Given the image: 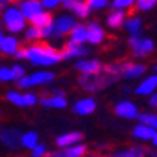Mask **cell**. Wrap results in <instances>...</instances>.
Returning a JSON list of instances; mask_svg holds the SVG:
<instances>
[{
    "label": "cell",
    "mask_w": 157,
    "mask_h": 157,
    "mask_svg": "<svg viewBox=\"0 0 157 157\" xmlns=\"http://www.w3.org/2000/svg\"><path fill=\"white\" fill-rule=\"evenodd\" d=\"M22 13H23L25 17L28 19H32L33 16L42 13V5L39 3L38 0H29V2H25L22 3Z\"/></svg>",
    "instance_id": "5b68a950"
},
{
    "label": "cell",
    "mask_w": 157,
    "mask_h": 157,
    "mask_svg": "<svg viewBox=\"0 0 157 157\" xmlns=\"http://www.w3.org/2000/svg\"><path fill=\"white\" fill-rule=\"evenodd\" d=\"M65 6H67L68 9H72L74 12H76L78 16H81V17H85L86 14H88V3H84L81 0H67L65 2Z\"/></svg>",
    "instance_id": "ba28073f"
},
{
    "label": "cell",
    "mask_w": 157,
    "mask_h": 157,
    "mask_svg": "<svg viewBox=\"0 0 157 157\" xmlns=\"http://www.w3.org/2000/svg\"><path fill=\"white\" fill-rule=\"evenodd\" d=\"M86 3L91 7H94V9H100V7H102L107 3V0H86Z\"/></svg>",
    "instance_id": "d6a6232c"
},
{
    "label": "cell",
    "mask_w": 157,
    "mask_h": 157,
    "mask_svg": "<svg viewBox=\"0 0 157 157\" xmlns=\"http://www.w3.org/2000/svg\"><path fill=\"white\" fill-rule=\"evenodd\" d=\"M13 72H14V76H16V78H22V76H23V74H25V69L22 67H14L13 68Z\"/></svg>",
    "instance_id": "8d00e7d4"
},
{
    "label": "cell",
    "mask_w": 157,
    "mask_h": 157,
    "mask_svg": "<svg viewBox=\"0 0 157 157\" xmlns=\"http://www.w3.org/2000/svg\"><path fill=\"white\" fill-rule=\"evenodd\" d=\"M61 52H62V56L63 58H71V56H78V55H84V53H86V49L81 48L79 43H76L72 40V42L67 43V45L63 46V49H62Z\"/></svg>",
    "instance_id": "8992f818"
},
{
    "label": "cell",
    "mask_w": 157,
    "mask_h": 157,
    "mask_svg": "<svg viewBox=\"0 0 157 157\" xmlns=\"http://www.w3.org/2000/svg\"><path fill=\"white\" fill-rule=\"evenodd\" d=\"M133 2L134 0H114L113 6H114L115 9H120V7H125V6L133 5Z\"/></svg>",
    "instance_id": "1f68e13d"
},
{
    "label": "cell",
    "mask_w": 157,
    "mask_h": 157,
    "mask_svg": "<svg viewBox=\"0 0 157 157\" xmlns=\"http://www.w3.org/2000/svg\"><path fill=\"white\" fill-rule=\"evenodd\" d=\"M16 56H17V58H25V56H28V49H19V51L16 52Z\"/></svg>",
    "instance_id": "74e56055"
},
{
    "label": "cell",
    "mask_w": 157,
    "mask_h": 157,
    "mask_svg": "<svg viewBox=\"0 0 157 157\" xmlns=\"http://www.w3.org/2000/svg\"><path fill=\"white\" fill-rule=\"evenodd\" d=\"M140 121L143 124H147L150 127L157 128V115H151V114H144L140 115Z\"/></svg>",
    "instance_id": "d4e9b609"
},
{
    "label": "cell",
    "mask_w": 157,
    "mask_h": 157,
    "mask_svg": "<svg viewBox=\"0 0 157 157\" xmlns=\"http://www.w3.org/2000/svg\"><path fill=\"white\" fill-rule=\"evenodd\" d=\"M53 78L52 74L49 72H39V74H33V75L28 76V78H22L19 81V86L22 88H28V86L36 85V84H42V82H48Z\"/></svg>",
    "instance_id": "3957f363"
},
{
    "label": "cell",
    "mask_w": 157,
    "mask_h": 157,
    "mask_svg": "<svg viewBox=\"0 0 157 157\" xmlns=\"http://www.w3.org/2000/svg\"><path fill=\"white\" fill-rule=\"evenodd\" d=\"M63 2H67V0H63Z\"/></svg>",
    "instance_id": "ee69618b"
},
{
    "label": "cell",
    "mask_w": 157,
    "mask_h": 157,
    "mask_svg": "<svg viewBox=\"0 0 157 157\" xmlns=\"http://www.w3.org/2000/svg\"><path fill=\"white\" fill-rule=\"evenodd\" d=\"M72 40L76 43H82L85 42V39H88V29H85L84 26H74V29H72Z\"/></svg>",
    "instance_id": "2e32d148"
},
{
    "label": "cell",
    "mask_w": 157,
    "mask_h": 157,
    "mask_svg": "<svg viewBox=\"0 0 157 157\" xmlns=\"http://www.w3.org/2000/svg\"><path fill=\"white\" fill-rule=\"evenodd\" d=\"M0 76H2V81H10V79L16 78V76H14V72L10 71V69H6V68H2Z\"/></svg>",
    "instance_id": "f546056e"
},
{
    "label": "cell",
    "mask_w": 157,
    "mask_h": 157,
    "mask_svg": "<svg viewBox=\"0 0 157 157\" xmlns=\"http://www.w3.org/2000/svg\"><path fill=\"white\" fill-rule=\"evenodd\" d=\"M94 108H95V102L92 100H82L74 107V111L81 115H86L91 114L94 111Z\"/></svg>",
    "instance_id": "7c38bea8"
},
{
    "label": "cell",
    "mask_w": 157,
    "mask_h": 157,
    "mask_svg": "<svg viewBox=\"0 0 157 157\" xmlns=\"http://www.w3.org/2000/svg\"><path fill=\"white\" fill-rule=\"evenodd\" d=\"M30 22L33 23V26H38V28H45V26H48L51 25L52 22V17H51V14L49 13H39L36 16H33Z\"/></svg>",
    "instance_id": "d6986e66"
},
{
    "label": "cell",
    "mask_w": 157,
    "mask_h": 157,
    "mask_svg": "<svg viewBox=\"0 0 157 157\" xmlns=\"http://www.w3.org/2000/svg\"><path fill=\"white\" fill-rule=\"evenodd\" d=\"M26 35H28V38H40V36H43V35H42V29L38 28V26H33V28L28 29Z\"/></svg>",
    "instance_id": "f1b7e54d"
},
{
    "label": "cell",
    "mask_w": 157,
    "mask_h": 157,
    "mask_svg": "<svg viewBox=\"0 0 157 157\" xmlns=\"http://www.w3.org/2000/svg\"><path fill=\"white\" fill-rule=\"evenodd\" d=\"M7 100L12 101L13 104H17V105H26V102H25V97L19 95L17 92H9V94H7Z\"/></svg>",
    "instance_id": "484cf974"
},
{
    "label": "cell",
    "mask_w": 157,
    "mask_h": 157,
    "mask_svg": "<svg viewBox=\"0 0 157 157\" xmlns=\"http://www.w3.org/2000/svg\"><path fill=\"white\" fill-rule=\"evenodd\" d=\"M123 19H124V13L123 12H114L113 14L108 16V25L111 28H118L120 25L123 23Z\"/></svg>",
    "instance_id": "7402d4cb"
},
{
    "label": "cell",
    "mask_w": 157,
    "mask_h": 157,
    "mask_svg": "<svg viewBox=\"0 0 157 157\" xmlns=\"http://www.w3.org/2000/svg\"><path fill=\"white\" fill-rule=\"evenodd\" d=\"M59 2H61V0H42V5L45 6V7H49V9H51V7H55Z\"/></svg>",
    "instance_id": "e575fe53"
},
{
    "label": "cell",
    "mask_w": 157,
    "mask_h": 157,
    "mask_svg": "<svg viewBox=\"0 0 157 157\" xmlns=\"http://www.w3.org/2000/svg\"><path fill=\"white\" fill-rule=\"evenodd\" d=\"M157 86V76H151L141 84L137 88V94H150L154 88Z\"/></svg>",
    "instance_id": "e0dca14e"
},
{
    "label": "cell",
    "mask_w": 157,
    "mask_h": 157,
    "mask_svg": "<svg viewBox=\"0 0 157 157\" xmlns=\"http://www.w3.org/2000/svg\"><path fill=\"white\" fill-rule=\"evenodd\" d=\"M123 69L128 78L140 76L144 72V67H141V65H125V67H123Z\"/></svg>",
    "instance_id": "ffe728a7"
},
{
    "label": "cell",
    "mask_w": 157,
    "mask_h": 157,
    "mask_svg": "<svg viewBox=\"0 0 157 157\" xmlns=\"http://www.w3.org/2000/svg\"><path fill=\"white\" fill-rule=\"evenodd\" d=\"M85 146H74L65 151V157H81L85 153Z\"/></svg>",
    "instance_id": "cb8c5ba5"
},
{
    "label": "cell",
    "mask_w": 157,
    "mask_h": 157,
    "mask_svg": "<svg viewBox=\"0 0 157 157\" xmlns=\"http://www.w3.org/2000/svg\"><path fill=\"white\" fill-rule=\"evenodd\" d=\"M49 157H65V153L56 151V153H52V154H49Z\"/></svg>",
    "instance_id": "f35d334b"
},
{
    "label": "cell",
    "mask_w": 157,
    "mask_h": 157,
    "mask_svg": "<svg viewBox=\"0 0 157 157\" xmlns=\"http://www.w3.org/2000/svg\"><path fill=\"white\" fill-rule=\"evenodd\" d=\"M16 49H17V42H16V39L14 38H10V36H7V38H2V51L5 53H14L16 52Z\"/></svg>",
    "instance_id": "ac0fdd59"
},
{
    "label": "cell",
    "mask_w": 157,
    "mask_h": 157,
    "mask_svg": "<svg viewBox=\"0 0 157 157\" xmlns=\"http://www.w3.org/2000/svg\"><path fill=\"white\" fill-rule=\"evenodd\" d=\"M154 130H156V128H151V127H150V125H147V124H143V125H138V127H136V128H134V131H133V134L137 138L148 140V138H153L157 134Z\"/></svg>",
    "instance_id": "30bf717a"
},
{
    "label": "cell",
    "mask_w": 157,
    "mask_h": 157,
    "mask_svg": "<svg viewBox=\"0 0 157 157\" xmlns=\"http://www.w3.org/2000/svg\"><path fill=\"white\" fill-rule=\"evenodd\" d=\"M101 65L97 61H85V62H78L76 63V69L85 72V74H97L100 71Z\"/></svg>",
    "instance_id": "5bb4252c"
},
{
    "label": "cell",
    "mask_w": 157,
    "mask_h": 157,
    "mask_svg": "<svg viewBox=\"0 0 157 157\" xmlns=\"http://www.w3.org/2000/svg\"><path fill=\"white\" fill-rule=\"evenodd\" d=\"M25 97V102L28 105H33L35 102H36V98H35V95H32V94H26Z\"/></svg>",
    "instance_id": "d590c367"
},
{
    "label": "cell",
    "mask_w": 157,
    "mask_h": 157,
    "mask_svg": "<svg viewBox=\"0 0 157 157\" xmlns=\"http://www.w3.org/2000/svg\"><path fill=\"white\" fill-rule=\"evenodd\" d=\"M10 2H17V0H10Z\"/></svg>",
    "instance_id": "7bdbcfd3"
},
{
    "label": "cell",
    "mask_w": 157,
    "mask_h": 157,
    "mask_svg": "<svg viewBox=\"0 0 157 157\" xmlns=\"http://www.w3.org/2000/svg\"><path fill=\"white\" fill-rule=\"evenodd\" d=\"M2 137H3V141H5L7 146L10 147H16L19 144L20 140V134L16 131V130H5L2 133Z\"/></svg>",
    "instance_id": "4fadbf2b"
},
{
    "label": "cell",
    "mask_w": 157,
    "mask_h": 157,
    "mask_svg": "<svg viewBox=\"0 0 157 157\" xmlns=\"http://www.w3.org/2000/svg\"><path fill=\"white\" fill-rule=\"evenodd\" d=\"M151 140H153V143H154V144H156V146H157V134H156V136H154V137L151 138Z\"/></svg>",
    "instance_id": "60d3db41"
},
{
    "label": "cell",
    "mask_w": 157,
    "mask_h": 157,
    "mask_svg": "<svg viewBox=\"0 0 157 157\" xmlns=\"http://www.w3.org/2000/svg\"><path fill=\"white\" fill-rule=\"evenodd\" d=\"M138 28H140V20L138 19H130L127 22V29H128L131 33L137 35L138 33Z\"/></svg>",
    "instance_id": "4316f807"
},
{
    "label": "cell",
    "mask_w": 157,
    "mask_h": 157,
    "mask_svg": "<svg viewBox=\"0 0 157 157\" xmlns=\"http://www.w3.org/2000/svg\"><path fill=\"white\" fill-rule=\"evenodd\" d=\"M150 102H151L153 107H157V94L154 97H151V100H150Z\"/></svg>",
    "instance_id": "ab89813d"
},
{
    "label": "cell",
    "mask_w": 157,
    "mask_h": 157,
    "mask_svg": "<svg viewBox=\"0 0 157 157\" xmlns=\"http://www.w3.org/2000/svg\"><path fill=\"white\" fill-rule=\"evenodd\" d=\"M36 141H38V136L35 133H28L22 137V143H23L25 147H28V148L36 147Z\"/></svg>",
    "instance_id": "603a6c76"
},
{
    "label": "cell",
    "mask_w": 157,
    "mask_h": 157,
    "mask_svg": "<svg viewBox=\"0 0 157 157\" xmlns=\"http://www.w3.org/2000/svg\"><path fill=\"white\" fill-rule=\"evenodd\" d=\"M124 157H143L144 153L141 148H131V150H127V151H121Z\"/></svg>",
    "instance_id": "83f0119b"
},
{
    "label": "cell",
    "mask_w": 157,
    "mask_h": 157,
    "mask_svg": "<svg viewBox=\"0 0 157 157\" xmlns=\"http://www.w3.org/2000/svg\"><path fill=\"white\" fill-rule=\"evenodd\" d=\"M115 113L121 117H125V118H134L137 115V108L134 107L131 102H120L115 108Z\"/></svg>",
    "instance_id": "52a82bcc"
},
{
    "label": "cell",
    "mask_w": 157,
    "mask_h": 157,
    "mask_svg": "<svg viewBox=\"0 0 157 157\" xmlns=\"http://www.w3.org/2000/svg\"><path fill=\"white\" fill-rule=\"evenodd\" d=\"M104 38V33L95 23H91L88 26V40L91 43H100Z\"/></svg>",
    "instance_id": "9a60e30c"
},
{
    "label": "cell",
    "mask_w": 157,
    "mask_h": 157,
    "mask_svg": "<svg viewBox=\"0 0 157 157\" xmlns=\"http://www.w3.org/2000/svg\"><path fill=\"white\" fill-rule=\"evenodd\" d=\"M115 157H124V156H123V154H121V153H118V154H117V156H115Z\"/></svg>",
    "instance_id": "b9f144b4"
},
{
    "label": "cell",
    "mask_w": 157,
    "mask_h": 157,
    "mask_svg": "<svg viewBox=\"0 0 157 157\" xmlns=\"http://www.w3.org/2000/svg\"><path fill=\"white\" fill-rule=\"evenodd\" d=\"M28 58L36 65H51L58 62L62 56V52H58L46 43H35L30 49H28Z\"/></svg>",
    "instance_id": "6da1fadb"
},
{
    "label": "cell",
    "mask_w": 157,
    "mask_h": 157,
    "mask_svg": "<svg viewBox=\"0 0 157 157\" xmlns=\"http://www.w3.org/2000/svg\"><path fill=\"white\" fill-rule=\"evenodd\" d=\"M156 3V0H138V5L137 7L138 9H143V10H147L150 7H153Z\"/></svg>",
    "instance_id": "4dcf8cb0"
},
{
    "label": "cell",
    "mask_w": 157,
    "mask_h": 157,
    "mask_svg": "<svg viewBox=\"0 0 157 157\" xmlns=\"http://www.w3.org/2000/svg\"><path fill=\"white\" fill-rule=\"evenodd\" d=\"M130 45L134 48L136 55H146L153 49V43L148 39H138L137 35H134L133 38L130 39Z\"/></svg>",
    "instance_id": "277c9868"
},
{
    "label": "cell",
    "mask_w": 157,
    "mask_h": 157,
    "mask_svg": "<svg viewBox=\"0 0 157 157\" xmlns=\"http://www.w3.org/2000/svg\"><path fill=\"white\" fill-rule=\"evenodd\" d=\"M25 16L22 12H17L16 9H9L5 14L6 26L10 32H20L25 26Z\"/></svg>",
    "instance_id": "7a4b0ae2"
},
{
    "label": "cell",
    "mask_w": 157,
    "mask_h": 157,
    "mask_svg": "<svg viewBox=\"0 0 157 157\" xmlns=\"http://www.w3.org/2000/svg\"><path fill=\"white\" fill-rule=\"evenodd\" d=\"M43 105H51V107H58V108H63L67 105V101L63 100L62 97H53V98H42Z\"/></svg>",
    "instance_id": "44dd1931"
},
{
    "label": "cell",
    "mask_w": 157,
    "mask_h": 157,
    "mask_svg": "<svg viewBox=\"0 0 157 157\" xmlns=\"http://www.w3.org/2000/svg\"><path fill=\"white\" fill-rule=\"evenodd\" d=\"M82 138L81 133H68L65 136H61V137L56 140V144L59 147H67V146H71L74 143H78Z\"/></svg>",
    "instance_id": "8fae6325"
},
{
    "label": "cell",
    "mask_w": 157,
    "mask_h": 157,
    "mask_svg": "<svg viewBox=\"0 0 157 157\" xmlns=\"http://www.w3.org/2000/svg\"><path fill=\"white\" fill-rule=\"evenodd\" d=\"M45 153H46V148H45L43 144H39L33 148V157H42L45 156Z\"/></svg>",
    "instance_id": "836d02e7"
},
{
    "label": "cell",
    "mask_w": 157,
    "mask_h": 157,
    "mask_svg": "<svg viewBox=\"0 0 157 157\" xmlns=\"http://www.w3.org/2000/svg\"><path fill=\"white\" fill-rule=\"evenodd\" d=\"M72 26H74V20H72L71 17L65 16V17H61V19L55 23V26H53V32H55V35H59V36H61V35L67 33L68 30H71Z\"/></svg>",
    "instance_id": "9c48e42d"
}]
</instances>
